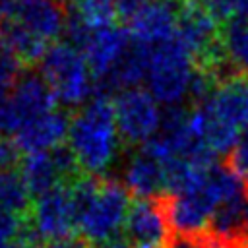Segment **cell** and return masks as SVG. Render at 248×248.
Instances as JSON below:
<instances>
[{"label":"cell","instance_id":"obj_1","mask_svg":"<svg viewBox=\"0 0 248 248\" xmlns=\"http://www.w3.org/2000/svg\"><path fill=\"white\" fill-rule=\"evenodd\" d=\"M68 149L87 176H101L120 157L122 138L116 126L114 103L97 95L70 118Z\"/></svg>","mask_w":248,"mask_h":248},{"label":"cell","instance_id":"obj_2","mask_svg":"<svg viewBox=\"0 0 248 248\" xmlns=\"http://www.w3.org/2000/svg\"><path fill=\"white\" fill-rule=\"evenodd\" d=\"M143 85L169 108H178L192 95L202 99L211 89L198 60L176 37L151 48L145 46Z\"/></svg>","mask_w":248,"mask_h":248},{"label":"cell","instance_id":"obj_3","mask_svg":"<svg viewBox=\"0 0 248 248\" xmlns=\"http://www.w3.org/2000/svg\"><path fill=\"white\" fill-rule=\"evenodd\" d=\"M39 66V74L50 85L56 101L64 107H83L93 99L95 74L83 52L70 41L50 45Z\"/></svg>","mask_w":248,"mask_h":248},{"label":"cell","instance_id":"obj_4","mask_svg":"<svg viewBox=\"0 0 248 248\" xmlns=\"http://www.w3.org/2000/svg\"><path fill=\"white\" fill-rule=\"evenodd\" d=\"M130 205V192L124 182L114 178H99L95 192L76 215L78 236L91 246L120 236Z\"/></svg>","mask_w":248,"mask_h":248},{"label":"cell","instance_id":"obj_5","mask_svg":"<svg viewBox=\"0 0 248 248\" xmlns=\"http://www.w3.org/2000/svg\"><path fill=\"white\" fill-rule=\"evenodd\" d=\"M176 39L202 66L217 68L225 56L219 39V19L205 0H184L178 8Z\"/></svg>","mask_w":248,"mask_h":248},{"label":"cell","instance_id":"obj_6","mask_svg":"<svg viewBox=\"0 0 248 248\" xmlns=\"http://www.w3.org/2000/svg\"><path fill=\"white\" fill-rule=\"evenodd\" d=\"M112 103L122 141L145 145L161 130L165 120V112L161 108L163 105L145 87L122 89Z\"/></svg>","mask_w":248,"mask_h":248},{"label":"cell","instance_id":"obj_7","mask_svg":"<svg viewBox=\"0 0 248 248\" xmlns=\"http://www.w3.org/2000/svg\"><path fill=\"white\" fill-rule=\"evenodd\" d=\"M122 234L132 248H167L176 232L169 221L165 196L132 202Z\"/></svg>","mask_w":248,"mask_h":248},{"label":"cell","instance_id":"obj_8","mask_svg":"<svg viewBox=\"0 0 248 248\" xmlns=\"http://www.w3.org/2000/svg\"><path fill=\"white\" fill-rule=\"evenodd\" d=\"M78 163L68 147H56L52 151L29 153L21 161V176L33 198L50 192L56 186L70 184L78 178Z\"/></svg>","mask_w":248,"mask_h":248},{"label":"cell","instance_id":"obj_9","mask_svg":"<svg viewBox=\"0 0 248 248\" xmlns=\"http://www.w3.org/2000/svg\"><path fill=\"white\" fill-rule=\"evenodd\" d=\"M4 19H12L48 45L66 31L68 16L60 0H0Z\"/></svg>","mask_w":248,"mask_h":248},{"label":"cell","instance_id":"obj_10","mask_svg":"<svg viewBox=\"0 0 248 248\" xmlns=\"http://www.w3.org/2000/svg\"><path fill=\"white\" fill-rule=\"evenodd\" d=\"M132 45L134 39L130 31L114 23L85 33L76 46L83 52L87 64L95 74V79L103 83L120 66V62L130 52Z\"/></svg>","mask_w":248,"mask_h":248},{"label":"cell","instance_id":"obj_11","mask_svg":"<svg viewBox=\"0 0 248 248\" xmlns=\"http://www.w3.org/2000/svg\"><path fill=\"white\" fill-rule=\"evenodd\" d=\"M29 221L45 242L76 236L78 227L70 184L56 186L50 192L35 198Z\"/></svg>","mask_w":248,"mask_h":248},{"label":"cell","instance_id":"obj_12","mask_svg":"<svg viewBox=\"0 0 248 248\" xmlns=\"http://www.w3.org/2000/svg\"><path fill=\"white\" fill-rule=\"evenodd\" d=\"M178 8L174 0H151L130 21L134 43L151 48L172 41L178 29Z\"/></svg>","mask_w":248,"mask_h":248},{"label":"cell","instance_id":"obj_13","mask_svg":"<svg viewBox=\"0 0 248 248\" xmlns=\"http://www.w3.org/2000/svg\"><path fill=\"white\" fill-rule=\"evenodd\" d=\"M70 118L62 110H52L33 120L23 122L14 134V143L25 155L52 151L68 140Z\"/></svg>","mask_w":248,"mask_h":248},{"label":"cell","instance_id":"obj_14","mask_svg":"<svg viewBox=\"0 0 248 248\" xmlns=\"http://www.w3.org/2000/svg\"><path fill=\"white\" fill-rule=\"evenodd\" d=\"M124 186L136 198H163L167 196L165 165L147 149L136 151L124 165Z\"/></svg>","mask_w":248,"mask_h":248},{"label":"cell","instance_id":"obj_15","mask_svg":"<svg viewBox=\"0 0 248 248\" xmlns=\"http://www.w3.org/2000/svg\"><path fill=\"white\" fill-rule=\"evenodd\" d=\"M10 101L17 114L19 126L27 120H33L37 116L56 110V105H58L50 85L45 81L41 74H35V72L21 74V78L10 91Z\"/></svg>","mask_w":248,"mask_h":248},{"label":"cell","instance_id":"obj_16","mask_svg":"<svg viewBox=\"0 0 248 248\" xmlns=\"http://www.w3.org/2000/svg\"><path fill=\"white\" fill-rule=\"evenodd\" d=\"M116 17L114 0H72L66 25L68 41L78 45L85 33L114 25Z\"/></svg>","mask_w":248,"mask_h":248},{"label":"cell","instance_id":"obj_17","mask_svg":"<svg viewBox=\"0 0 248 248\" xmlns=\"http://www.w3.org/2000/svg\"><path fill=\"white\" fill-rule=\"evenodd\" d=\"M0 46L12 52L23 64H35L41 62L50 45L33 35L31 31H27L25 27L17 25L16 21L4 19L0 29Z\"/></svg>","mask_w":248,"mask_h":248},{"label":"cell","instance_id":"obj_18","mask_svg":"<svg viewBox=\"0 0 248 248\" xmlns=\"http://www.w3.org/2000/svg\"><path fill=\"white\" fill-rule=\"evenodd\" d=\"M31 192L19 170L6 169L0 170V211L17 217H27L31 213Z\"/></svg>","mask_w":248,"mask_h":248},{"label":"cell","instance_id":"obj_19","mask_svg":"<svg viewBox=\"0 0 248 248\" xmlns=\"http://www.w3.org/2000/svg\"><path fill=\"white\" fill-rule=\"evenodd\" d=\"M221 45L227 60L238 70L248 72V21H227Z\"/></svg>","mask_w":248,"mask_h":248},{"label":"cell","instance_id":"obj_20","mask_svg":"<svg viewBox=\"0 0 248 248\" xmlns=\"http://www.w3.org/2000/svg\"><path fill=\"white\" fill-rule=\"evenodd\" d=\"M21 66V60H17L12 52L0 46V95H8L14 89V85L23 74Z\"/></svg>","mask_w":248,"mask_h":248},{"label":"cell","instance_id":"obj_21","mask_svg":"<svg viewBox=\"0 0 248 248\" xmlns=\"http://www.w3.org/2000/svg\"><path fill=\"white\" fill-rule=\"evenodd\" d=\"M221 21H248V0H205Z\"/></svg>","mask_w":248,"mask_h":248},{"label":"cell","instance_id":"obj_22","mask_svg":"<svg viewBox=\"0 0 248 248\" xmlns=\"http://www.w3.org/2000/svg\"><path fill=\"white\" fill-rule=\"evenodd\" d=\"M229 167L244 180V184H246V188H248V130L240 136V140H238L236 145L232 147Z\"/></svg>","mask_w":248,"mask_h":248},{"label":"cell","instance_id":"obj_23","mask_svg":"<svg viewBox=\"0 0 248 248\" xmlns=\"http://www.w3.org/2000/svg\"><path fill=\"white\" fill-rule=\"evenodd\" d=\"M17 128H19V120H17V114L12 107L10 93L0 95V136L16 134Z\"/></svg>","mask_w":248,"mask_h":248},{"label":"cell","instance_id":"obj_24","mask_svg":"<svg viewBox=\"0 0 248 248\" xmlns=\"http://www.w3.org/2000/svg\"><path fill=\"white\" fill-rule=\"evenodd\" d=\"M23 221H25V217H17V215L0 211V244L16 240L19 236V232H21Z\"/></svg>","mask_w":248,"mask_h":248},{"label":"cell","instance_id":"obj_25","mask_svg":"<svg viewBox=\"0 0 248 248\" xmlns=\"http://www.w3.org/2000/svg\"><path fill=\"white\" fill-rule=\"evenodd\" d=\"M151 0H114V8H116V16L122 21H132Z\"/></svg>","mask_w":248,"mask_h":248},{"label":"cell","instance_id":"obj_26","mask_svg":"<svg viewBox=\"0 0 248 248\" xmlns=\"http://www.w3.org/2000/svg\"><path fill=\"white\" fill-rule=\"evenodd\" d=\"M167 248H209L207 232L202 234H174Z\"/></svg>","mask_w":248,"mask_h":248},{"label":"cell","instance_id":"obj_27","mask_svg":"<svg viewBox=\"0 0 248 248\" xmlns=\"http://www.w3.org/2000/svg\"><path fill=\"white\" fill-rule=\"evenodd\" d=\"M17 153L19 149L16 147V143L6 136H0V170L12 169L17 161Z\"/></svg>","mask_w":248,"mask_h":248},{"label":"cell","instance_id":"obj_28","mask_svg":"<svg viewBox=\"0 0 248 248\" xmlns=\"http://www.w3.org/2000/svg\"><path fill=\"white\" fill-rule=\"evenodd\" d=\"M41 248H93L91 244H87L81 236H70V238H60V240H48L45 242Z\"/></svg>","mask_w":248,"mask_h":248},{"label":"cell","instance_id":"obj_29","mask_svg":"<svg viewBox=\"0 0 248 248\" xmlns=\"http://www.w3.org/2000/svg\"><path fill=\"white\" fill-rule=\"evenodd\" d=\"M0 248H29L23 240H19V238H16V240H10V242H6V244H0Z\"/></svg>","mask_w":248,"mask_h":248},{"label":"cell","instance_id":"obj_30","mask_svg":"<svg viewBox=\"0 0 248 248\" xmlns=\"http://www.w3.org/2000/svg\"><path fill=\"white\" fill-rule=\"evenodd\" d=\"M2 23H4V12H2V6H0V29H2Z\"/></svg>","mask_w":248,"mask_h":248},{"label":"cell","instance_id":"obj_31","mask_svg":"<svg viewBox=\"0 0 248 248\" xmlns=\"http://www.w3.org/2000/svg\"><path fill=\"white\" fill-rule=\"evenodd\" d=\"M240 248H248V240H246V242H244V244H242Z\"/></svg>","mask_w":248,"mask_h":248}]
</instances>
